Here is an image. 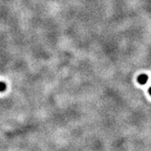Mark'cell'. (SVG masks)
Segmentation results:
<instances>
[{"mask_svg":"<svg viewBox=\"0 0 151 151\" xmlns=\"http://www.w3.org/2000/svg\"><path fill=\"white\" fill-rule=\"evenodd\" d=\"M7 88V85H6L5 82L4 81H0V92H4Z\"/></svg>","mask_w":151,"mask_h":151,"instance_id":"cell-2","label":"cell"},{"mask_svg":"<svg viewBox=\"0 0 151 151\" xmlns=\"http://www.w3.org/2000/svg\"><path fill=\"white\" fill-rule=\"evenodd\" d=\"M148 76L145 75V74H143V75L139 76V77H138V81H139V83L141 84V85H145L147 81H148Z\"/></svg>","mask_w":151,"mask_h":151,"instance_id":"cell-1","label":"cell"},{"mask_svg":"<svg viewBox=\"0 0 151 151\" xmlns=\"http://www.w3.org/2000/svg\"><path fill=\"white\" fill-rule=\"evenodd\" d=\"M149 93H150V95L151 96V87L150 88V89H149Z\"/></svg>","mask_w":151,"mask_h":151,"instance_id":"cell-3","label":"cell"}]
</instances>
